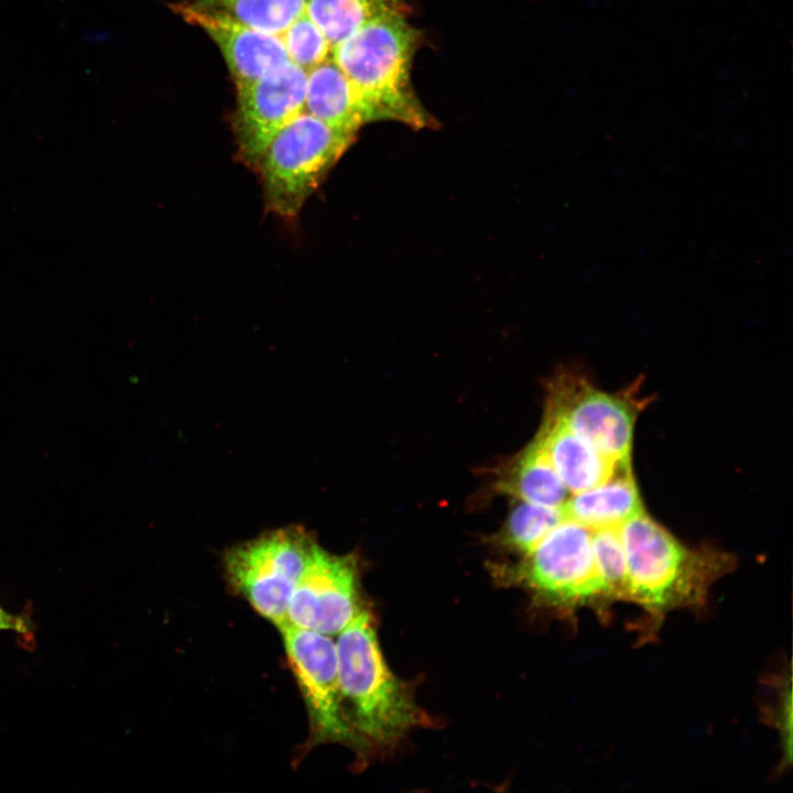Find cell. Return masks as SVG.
<instances>
[{
	"label": "cell",
	"instance_id": "obj_7",
	"mask_svg": "<svg viewBox=\"0 0 793 793\" xmlns=\"http://www.w3.org/2000/svg\"><path fill=\"white\" fill-rule=\"evenodd\" d=\"M285 652L305 702L313 743L338 742L365 754L371 746L348 721L329 636L290 624L280 627Z\"/></svg>",
	"mask_w": 793,
	"mask_h": 793
},
{
	"label": "cell",
	"instance_id": "obj_1",
	"mask_svg": "<svg viewBox=\"0 0 793 793\" xmlns=\"http://www.w3.org/2000/svg\"><path fill=\"white\" fill-rule=\"evenodd\" d=\"M423 39L406 15L392 14L363 24L332 48L330 56L354 84L371 123L393 121L414 130L439 127L412 82Z\"/></svg>",
	"mask_w": 793,
	"mask_h": 793
},
{
	"label": "cell",
	"instance_id": "obj_14",
	"mask_svg": "<svg viewBox=\"0 0 793 793\" xmlns=\"http://www.w3.org/2000/svg\"><path fill=\"white\" fill-rule=\"evenodd\" d=\"M562 509L565 518L591 530L620 528L644 512L630 464L621 465L600 485L571 495Z\"/></svg>",
	"mask_w": 793,
	"mask_h": 793
},
{
	"label": "cell",
	"instance_id": "obj_19",
	"mask_svg": "<svg viewBox=\"0 0 793 793\" xmlns=\"http://www.w3.org/2000/svg\"><path fill=\"white\" fill-rule=\"evenodd\" d=\"M591 545L609 601H629L627 560L619 528L591 530Z\"/></svg>",
	"mask_w": 793,
	"mask_h": 793
},
{
	"label": "cell",
	"instance_id": "obj_11",
	"mask_svg": "<svg viewBox=\"0 0 793 793\" xmlns=\"http://www.w3.org/2000/svg\"><path fill=\"white\" fill-rule=\"evenodd\" d=\"M170 8L186 23L199 28L217 45L236 89L289 61L280 35L252 29L222 13L180 0Z\"/></svg>",
	"mask_w": 793,
	"mask_h": 793
},
{
	"label": "cell",
	"instance_id": "obj_8",
	"mask_svg": "<svg viewBox=\"0 0 793 793\" xmlns=\"http://www.w3.org/2000/svg\"><path fill=\"white\" fill-rule=\"evenodd\" d=\"M307 73L285 61L236 89L231 116L238 157L254 167L272 139L303 111Z\"/></svg>",
	"mask_w": 793,
	"mask_h": 793
},
{
	"label": "cell",
	"instance_id": "obj_15",
	"mask_svg": "<svg viewBox=\"0 0 793 793\" xmlns=\"http://www.w3.org/2000/svg\"><path fill=\"white\" fill-rule=\"evenodd\" d=\"M497 488L517 500L551 508H563L572 495L535 439L504 469Z\"/></svg>",
	"mask_w": 793,
	"mask_h": 793
},
{
	"label": "cell",
	"instance_id": "obj_12",
	"mask_svg": "<svg viewBox=\"0 0 793 793\" xmlns=\"http://www.w3.org/2000/svg\"><path fill=\"white\" fill-rule=\"evenodd\" d=\"M535 441L572 495L600 485L621 465L630 464L611 461L551 413Z\"/></svg>",
	"mask_w": 793,
	"mask_h": 793
},
{
	"label": "cell",
	"instance_id": "obj_4",
	"mask_svg": "<svg viewBox=\"0 0 793 793\" xmlns=\"http://www.w3.org/2000/svg\"><path fill=\"white\" fill-rule=\"evenodd\" d=\"M497 575L562 612L590 608L605 615L611 605L596 567L591 529L567 518L517 564L501 566Z\"/></svg>",
	"mask_w": 793,
	"mask_h": 793
},
{
	"label": "cell",
	"instance_id": "obj_17",
	"mask_svg": "<svg viewBox=\"0 0 793 793\" xmlns=\"http://www.w3.org/2000/svg\"><path fill=\"white\" fill-rule=\"evenodd\" d=\"M222 13L252 29L281 35L306 8V0H182Z\"/></svg>",
	"mask_w": 793,
	"mask_h": 793
},
{
	"label": "cell",
	"instance_id": "obj_18",
	"mask_svg": "<svg viewBox=\"0 0 793 793\" xmlns=\"http://www.w3.org/2000/svg\"><path fill=\"white\" fill-rule=\"evenodd\" d=\"M564 518L562 508L518 500L496 536V541L502 547L524 555Z\"/></svg>",
	"mask_w": 793,
	"mask_h": 793
},
{
	"label": "cell",
	"instance_id": "obj_5",
	"mask_svg": "<svg viewBox=\"0 0 793 793\" xmlns=\"http://www.w3.org/2000/svg\"><path fill=\"white\" fill-rule=\"evenodd\" d=\"M356 137L307 111L285 126L254 166L268 209L283 218L298 215Z\"/></svg>",
	"mask_w": 793,
	"mask_h": 793
},
{
	"label": "cell",
	"instance_id": "obj_20",
	"mask_svg": "<svg viewBox=\"0 0 793 793\" xmlns=\"http://www.w3.org/2000/svg\"><path fill=\"white\" fill-rule=\"evenodd\" d=\"M289 61L308 73L330 56L332 47L306 11L280 35Z\"/></svg>",
	"mask_w": 793,
	"mask_h": 793
},
{
	"label": "cell",
	"instance_id": "obj_13",
	"mask_svg": "<svg viewBox=\"0 0 793 793\" xmlns=\"http://www.w3.org/2000/svg\"><path fill=\"white\" fill-rule=\"evenodd\" d=\"M305 111L354 135L371 123L357 89L332 56L307 73Z\"/></svg>",
	"mask_w": 793,
	"mask_h": 793
},
{
	"label": "cell",
	"instance_id": "obj_10",
	"mask_svg": "<svg viewBox=\"0 0 793 793\" xmlns=\"http://www.w3.org/2000/svg\"><path fill=\"white\" fill-rule=\"evenodd\" d=\"M547 413L613 463H630L634 412L622 398L608 394L582 378L562 377Z\"/></svg>",
	"mask_w": 793,
	"mask_h": 793
},
{
	"label": "cell",
	"instance_id": "obj_2",
	"mask_svg": "<svg viewBox=\"0 0 793 793\" xmlns=\"http://www.w3.org/2000/svg\"><path fill=\"white\" fill-rule=\"evenodd\" d=\"M629 601L653 619L680 609H703L715 582L735 566L714 548L683 545L644 512L623 523Z\"/></svg>",
	"mask_w": 793,
	"mask_h": 793
},
{
	"label": "cell",
	"instance_id": "obj_16",
	"mask_svg": "<svg viewBox=\"0 0 793 793\" xmlns=\"http://www.w3.org/2000/svg\"><path fill=\"white\" fill-rule=\"evenodd\" d=\"M306 13L330 47L376 19L412 12L410 0H306Z\"/></svg>",
	"mask_w": 793,
	"mask_h": 793
},
{
	"label": "cell",
	"instance_id": "obj_9",
	"mask_svg": "<svg viewBox=\"0 0 793 793\" xmlns=\"http://www.w3.org/2000/svg\"><path fill=\"white\" fill-rule=\"evenodd\" d=\"M360 610L356 557L333 554L316 541L291 595L284 624L334 636Z\"/></svg>",
	"mask_w": 793,
	"mask_h": 793
},
{
	"label": "cell",
	"instance_id": "obj_3",
	"mask_svg": "<svg viewBox=\"0 0 793 793\" xmlns=\"http://www.w3.org/2000/svg\"><path fill=\"white\" fill-rule=\"evenodd\" d=\"M337 636L344 713L371 748L394 746L427 723L410 689L387 666L368 611L361 609Z\"/></svg>",
	"mask_w": 793,
	"mask_h": 793
},
{
	"label": "cell",
	"instance_id": "obj_21",
	"mask_svg": "<svg viewBox=\"0 0 793 793\" xmlns=\"http://www.w3.org/2000/svg\"><path fill=\"white\" fill-rule=\"evenodd\" d=\"M34 629L35 624L29 616L11 613L0 605V631H13L33 638Z\"/></svg>",
	"mask_w": 793,
	"mask_h": 793
},
{
	"label": "cell",
	"instance_id": "obj_6",
	"mask_svg": "<svg viewBox=\"0 0 793 793\" xmlns=\"http://www.w3.org/2000/svg\"><path fill=\"white\" fill-rule=\"evenodd\" d=\"M315 542L303 526L289 525L231 546L224 554L228 582L256 611L280 628Z\"/></svg>",
	"mask_w": 793,
	"mask_h": 793
}]
</instances>
